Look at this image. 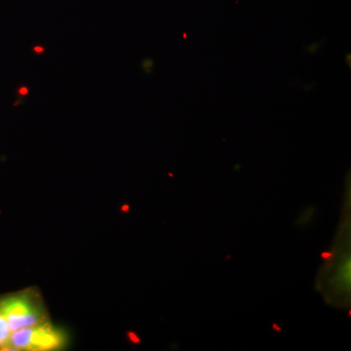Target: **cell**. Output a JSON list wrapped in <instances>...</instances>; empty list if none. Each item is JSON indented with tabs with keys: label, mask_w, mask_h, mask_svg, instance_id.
Instances as JSON below:
<instances>
[{
	"label": "cell",
	"mask_w": 351,
	"mask_h": 351,
	"mask_svg": "<svg viewBox=\"0 0 351 351\" xmlns=\"http://www.w3.org/2000/svg\"><path fill=\"white\" fill-rule=\"evenodd\" d=\"M318 44H316V43H314L313 46H311V47H309V52H315V51H317V48H318Z\"/></svg>",
	"instance_id": "4"
},
{
	"label": "cell",
	"mask_w": 351,
	"mask_h": 351,
	"mask_svg": "<svg viewBox=\"0 0 351 351\" xmlns=\"http://www.w3.org/2000/svg\"><path fill=\"white\" fill-rule=\"evenodd\" d=\"M11 332H11L10 328H9L6 318L4 317L3 314L0 311V348L1 350H5L7 345H8Z\"/></svg>",
	"instance_id": "3"
},
{
	"label": "cell",
	"mask_w": 351,
	"mask_h": 351,
	"mask_svg": "<svg viewBox=\"0 0 351 351\" xmlns=\"http://www.w3.org/2000/svg\"><path fill=\"white\" fill-rule=\"evenodd\" d=\"M64 343V332L50 323L43 322L11 332L5 350L51 351L63 348Z\"/></svg>",
	"instance_id": "1"
},
{
	"label": "cell",
	"mask_w": 351,
	"mask_h": 351,
	"mask_svg": "<svg viewBox=\"0 0 351 351\" xmlns=\"http://www.w3.org/2000/svg\"><path fill=\"white\" fill-rule=\"evenodd\" d=\"M0 311L6 318L11 332L45 322L40 304L27 295H17L0 302Z\"/></svg>",
	"instance_id": "2"
}]
</instances>
